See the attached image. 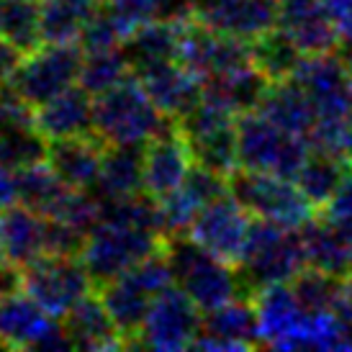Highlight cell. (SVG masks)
<instances>
[{
    "label": "cell",
    "mask_w": 352,
    "mask_h": 352,
    "mask_svg": "<svg viewBox=\"0 0 352 352\" xmlns=\"http://www.w3.org/2000/svg\"><path fill=\"white\" fill-rule=\"evenodd\" d=\"M303 267L306 250L301 229L254 216L242 257L234 265L242 298H254V294L267 285L291 283Z\"/></svg>",
    "instance_id": "6da1fadb"
},
{
    "label": "cell",
    "mask_w": 352,
    "mask_h": 352,
    "mask_svg": "<svg viewBox=\"0 0 352 352\" xmlns=\"http://www.w3.org/2000/svg\"><path fill=\"white\" fill-rule=\"evenodd\" d=\"M93 121H96V137L106 147L116 144L144 147L149 139L175 126V118L165 116L152 103L147 90L142 88L139 78L134 75L93 98Z\"/></svg>",
    "instance_id": "7a4b0ae2"
},
{
    "label": "cell",
    "mask_w": 352,
    "mask_h": 352,
    "mask_svg": "<svg viewBox=\"0 0 352 352\" xmlns=\"http://www.w3.org/2000/svg\"><path fill=\"white\" fill-rule=\"evenodd\" d=\"M162 252L167 254L173 270V283L204 314L234 298H242L234 265L211 254L190 234L165 236Z\"/></svg>",
    "instance_id": "3957f363"
},
{
    "label": "cell",
    "mask_w": 352,
    "mask_h": 352,
    "mask_svg": "<svg viewBox=\"0 0 352 352\" xmlns=\"http://www.w3.org/2000/svg\"><path fill=\"white\" fill-rule=\"evenodd\" d=\"M309 152V139L283 131L260 111L236 116V155L245 170L296 180Z\"/></svg>",
    "instance_id": "277c9868"
},
{
    "label": "cell",
    "mask_w": 352,
    "mask_h": 352,
    "mask_svg": "<svg viewBox=\"0 0 352 352\" xmlns=\"http://www.w3.org/2000/svg\"><path fill=\"white\" fill-rule=\"evenodd\" d=\"M229 196H234L257 219H267L291 229H301L319 214L298 190L296 180L273 173H254L236 167L229 175Z\"/></svg>",
    "instance_id": "5b68a950"
},
{
    "label": "cell",
    "mask_w": 352,
    "mask_h": 352,
    "mask_svg": "<svg viewBox=\"0 0 352 352\" xmlns=\"http://www.w3.org/2000/svg\"><path fill=\"white\" fill-rule=\"evenodd\" d=\"M160 247L162 236L155 232L118 221H98L90 229L80 257L93 278V285L100 288L108 280L129 273L134 265L157 252Z\"/></svg>",
    "instance_id": "8992f818"
},
{
    "label": "cell",
    "mask_w": 352,
    "mask_h": 352,
    "mask_svg": "<svg viewBox=\"0 0 352 352\" xmlns=\"http://www.w3.org/2000/svg\"><path fill=\"white\" fill-rule=\"evenodd\" d=\"M82 59H85V50L78 41L41 44L39 50L23 57L16 78L10 80V88L31 108H36L78 85Z\"/></svg>",
    "instance_id": "52a82bcc"
},
{
    "label": "cell",
    "mask_w": 352,
    "mask_h": 352,
    "mask_svg": "<svg viewBox=\"0 0 352 352\" xmlns=\"http://www.w3.org/2000/svg\"><path fill=\"white\" fill-rule=\"evenodd\" d=\"M23 291L34 301H39L52 316L62 319L80 298L96 291V285L82 257L41 254L23 267Z\"/></svg>",
    "instance_id": "ba28073f"
},
{
    "label": "cell",
    "mask_w": 352,
    "mask_h": 352,
    "mask_svg": "<svg viewBox=\"0 0 352 352\" xmlns=\"http://www.w3.org/2000/svg\"><path fill=\"white\" fill-rule=\"evenodd\" d=\"M177 131L186 139L193 162L211 167L221 175H232L239 167L236 155V116L224 108L201 100L190 113L177 118Z\"/></svg>",
    "instance_id": "9c48e42d"
},
{
    "label": "cell",
    "mask_w": 352,
    "mask_h": 352,
    "mask_svg": "<svg viewBox=\"0 0 352 352\" xmlns=\"http://www.w3.org/2000/svg\"><path fill=\"white\" fill-rule=\"evenodd\" d=\"M204 311L175 283L155 296L139 332L137 347L149 350H186L193 347L201 332Z\"/></svg>",
    "instance_id": "30bf717a"
},
{
    "label": "cell",
    "mask_w": 352,
    "mask_h": 352,
    "mask_svg": "<svg viewBox=\"0 0 352 352\" xmlns=\"http://www.w3.org/2000/svg\"><path fill=\"white\" fill-rule=\"evenodd\" d=\"M296 80L309 93L316 121L352 126V78L337 52L306 57Z\"/></svg>",
    "instance_id": "8fae6325"
},
{
    "label": "cell",
    "mask_w": 352,
    "mask_h": 352,
    "mask_svg": "<svg viewBox=\"0 0 352 352\" xmlns=\"http://www.w3.org/2000/svg\"><path fill=\"white\" fill-rule=\"evenodd\" d=\"M252 219L254 216L245 206L226 193L201 208V214L190 226V236L211 254L226 260L229 265H236L247 245Z\"/></svg>",
    "instance_id": "7c38bea8"
},
{
    "label": "cell",
    "mask_w": 352,
    "mask_h": 352,
    "mask_svg": "<svg viewBox=\"0 0 352 352\" xmlns=\"http://www.w3.org/2000/svg\"><path fill=\"white\" fill-rule=\"evenodd\" d=\"M180 62L193 69L201 80H206L252 65V54L247 41L224 36L219 31L208 29L198 19H190L183 23Z\"/></svg>",
    "instance_id": "4fadbf2b"
},
{
    "label": "cell",
    "mask_w": 352,
    "mask_h": 352,
    "mask_svg": "<svg viewBox=\"0 0 352 352\" xmlns=\"http://www.w3.org/2000/svg\"><path fill=\"white\" fill-rule=\"evenodd\" d=\"M280 0H196V19L224 36L252 44L278 26Z\"/></svg>",
    "instance_id": "5bb4252c"
},
{
    "label": "cell",
    "mask_w": 352,
    "mask_h": 352,
    "mask_svg": "<svg viewBox=\"0 0 352 352\" xmlns=\"http://www.w3.org/2000/svg\"><path fill=\"white\" fill-rule=\"evenodd\" d=\"M252 301L257 322H260L263 344L278 347V350H301L303 334L311 316L301 311L291 283L267 285L254 294Z\"/></svg>",
    "instance_id": "9a60e30c"
},
{
    "label": "cell",
    "mask_w": 352,
    "mask_h": 352,
    "mask_svg": "<svg viewBox=\"0 0 352 352\" xmlns=\"http://www.w3.org/2000/svg\"><path fill=\"white\" fill-rule=\"evenodd\" d=\"M196 350H252L263 347L260 322L252 298H234L204 314Z\"/></svg>",
    "instance_id": "2e32d148"
},
{
    "label": "cell",
    "mask_w": 352,
    "mask_h": 352,
    "mask_svg": "<svg viewBox=\"0 0 352 352\" xmlns=\"http://www.w3.org/2000/svg\"><path fill=\"white\" fill-rule=\"evenodd\" d=\"M278 26L294 36L306 57L332 54L342 44L337 21L324 0H280Z\"/></svg>",
    "instance_id": "e0dca14e"
},
{
    "label": "cell",
    "mask_w": 352,
    "mask_h": 352,
    "mask_svg": "<svg viewBox=\"0 0 352 352\" xmlns=\"http://www.w3.org/2000/svg\"><path fill=\"white\" fill-rule=\"evenodd\" d=\"M190 167L193 155L175 124L144 144V190L152 198L162 201L183 186Z\"/></svg>",
    "instance_id": "ac0fdd59"
},
{
    "label": "cell",
    "mask_w": 352,
    "mask_h": 352,
    "mask_svg": "<svg viewBox=\"0 0 352 352\" xmlns=\"http://www.w3.org/2000/svg\"><path fill=\"white\" fill-rule=\"evenodd\" d=\"M139 82L147 90L152 103L175 121L190 113L204 100V80L183 62H170L157 69H149L144 75H139Z\"/></svg>",
    "instance_id": "d6986e66"
},
{
    "label": "cell",
    "mask_w": 352,
    "mask_h": 352,
    "mask_svg": "<svg viewBox=\"0 0 352 352\" xmlns=\"http://www.w3.org/2000/svg\"><path fill=\"white\" fill-rule=\"evenodd\" d=\"M34 126L50 142L69 137H96L93 96L80 85L59 93L34 108Z\"/></svg>",
    "instance_id": "ffe728a7"
},
{
    "label": "cell",
    "mask_w": 352,
    "mask_h": 352,
    "mask_svg": "<svg viewBox=\"0 0 352 352\" xmlns=\"http://www.w3.org/2000/svg\"><path fill=\"white\" fill-rule=\"evenodd\" d=\"M96 291H98L103 303H106L108 314L113 316L118 332L124 334L126 347H137L139 332L144 327L149 306H152L157 294L134 270L108 280L106 285H100Z\"/></svg>",
    "instance_id": "44dd1931"
},
{
    "label": "cell",
    "mask_w": 352,
    "mask_h": 352,
    "mask_svg": "<svg viewBox=\"0 0 352 352\" xmlns=\"http://www.w3.org/2000/svg\"><path fill=\"white\" fill-rule=\"evenodd\" d=\"M180 36H183V23L162 19H152L131 31L121 44V50L131 65L134 78L170 62H180Z\"/></svg>",
    "instance_id": "7402d4cb"
},
{
    "label": "cell",
    "mask_w": 352,
    "mask_h": 352,
    "mask_svg": "<svg viewBox=\"0 0 352 352\" xmlns=\"http://www.w3.org/2000/svg\"><path fill=\"white\" fill-rule=\"evenodd\" d=\"M62 322L75 350H126L124 334L118 332L98 291H90L85 298H80L62 316Z\"/></svg>",
    "instance_id": "603a6c76"
},
{
    "label": "cell",
    "mask_w": 352,
    "mask_h": 352,
    "mask_svg": "<svg viewBox=\"0 0 352 352\" xmlns=\"http://www.w3.org/2000/svg\"><path fill=\"white\" fill-rule=\"evenodd\" d=\"M0 242L3 257L26 267L36 257L47 254V216L23 204H13L0 211Z\"/></svg>",
    "instance_id": "cb8c5ba5"
},
{
    "label": "cell",
    "mask_w": 352,
    "mask_h": 352,
    "mask_svg": "<svg viewBox=\"0 0 352 352\" xmlns=\"http://www.w3.org/2000/svg\"><path fill=\"white\" fill-rule=\"evenodd\" d=\"M103 155H106V144L98 137L54 139L50 144L47 165L69 188L90 190L98 183L100 167H103Z\"/></svg>",
    "instance_id": "d4e9b609"
},
{
    "label": "cell",
    "mask_w": 352,
    "mask_h": 352,
    "mask_svg": "<svg viewBox=\"0 0 352 352\" xmlns=\"http://www.w3.org/2000/svg\"><path fill=\"white\" fill-rule=\"evenodd\" d=\"M306 265L324 270L337 278L352 273V232L332 224L329 219L316 214L311 221L301 226Z\"/></svg>",
    "instance_id": "484cf974"
},
{
    "label": "cell",
    "mask_w": 352,
    "mask_h": 352,
    "mask_svg": "<svg viewBox=\"0 0 352 352\" xmlns=\"http://www.w3.org/2000/svg\"><path fill=\"white\" fill-rule=\"evenodd\" d=\"M270 88V80L265 78L254 65L221 72L204 80V100L211 106L224 108L232 116H242L250 111H257L265 93Z\"/></svg>",
    "instance_id": "4316f807"
},
{
    "label": "cell",
    "mask_w": 352,
    "mask_h": 352,
    "mask_svg": "<svg viewBox=\"0 0 352 352\" xmlns=\"http://www.w3.org/2000/svg\"><path fill=\"white\" fill-rule=\"evenodd\" d=\"M54 319L26 291L0 298V342L6 350H34L41 332Z\"/></svg>",
    "instance_id": "83f0119b"
},
{
    "label": "cell",
    "mask_w": 352,
    "mask_h": 352,
    "mask_svg": "<svg viewBox=\"0 0 352 352\" xmlns=\"http://www.w3.org/2000/svg\"><path fill=\"white\" fill-rule=\"evenodd\" d=\"M90 190L100 201L142 193L144 190V147H139V144L106 147L98 183Z\"/></svg>",
    "instance_id": "f1b7e54d"
},
{
    "label": "cell",
    "mask_w": 352,
    "mask_h": 352,
    "mask_svg": "<svg viewBox=\"0 0 352 352\" xmlns=\"http://www.w3.org/2000/svg\"><path fill=\"white\" fill-rule=\"evenodd\" d=\"M257 111L265 113L275 126H280L283 131L306 139H309L314 124H316V111L311 106V98L296 78L283 80V82H270V88H267Z\"/></svg>",
    "instance_id": "f546056e"
},
{
    "label": "cell",
    "mask_w": 352,
    "mask_h": 352,
    "mask_svg": "<svg viewBox=\"0 0 352 352\" xmlns=\"http://www.w3.org/2000/svg\"><path fill=\"white\" fill-rule=\"evenodd\" d=\"M250 54H252V65L270 82H283V80H294L301 69L303 50L294 41V36L285 29L275 26L267 34H263L260 39H254L250 44Z\"/></svg>",
    "instance_id": "4dcf8cb0"
},
{
    "label": "cell",
    "mask_w": 352,
    "mask_h": 352,
    "mask_svg": "<svg viewBox=\"0 0 352 352\" xmlns=\"http://www.w3.org/2000/svg\"><path fill=\"white\" fill-rule=\"evenodd\" d=\"M347 170H350L347 157L311 149L306 162L298 170V175H296V186L316 211H322L337 193V188L342 183V177L347 175Z\"/></svg>",
    "instance_id": "1f68e13d"
},
{
    "label": "cell",
    "mask_w": 352,
    "mask_h": 352,
    "mask_svg": "<svg viewBox=\"0 0 352 352\" xmlns=\"http://www.w3.org/2000/svg\"><path fill=\"white\" fill-rule=\"evenodd\" d=\"M72 188L59 180V175L47 162L19 170V204L29 206L41 216H54L67 201Z\"/></svg>",
    "instance_id": "d6a6232c"
},
{
    "label": "cell",
    "mask_w": 352,
    "mask_h": 352,
    "mask_svg": "<svg viewBox=\"0 0 352 352\" xmlns=\"http://www.w3.org/2000/svg\"><path fill=\"white\" fill-rule=\"evenodd\" d=\"M344 280L347 278H337L306 265L291 280V288L306 316H324V314H332L344 301Z\"/></svg>",
    "instance_id": "836d02e7"
},
{
    "label": "cell",
    "mask_w": 352,
    "mask_h": 352,
    "mask_svg": "<svg viewBox=\"0 0 352 352\" xmlns=\"http://www.w3.org/2000/svg\"><path fill=\"white\" fill-rule=\"evenodd\" d=\"M0 36L16 44L23 54L39 50L44 44L39 0H0Z\"/></svg>",
    "instance_id": "e575fe53"
},
{
    "label": "cell",
    "mask_w": 352,
    "mask_h": 352,
    "mask_svg": "<svg viewBox=\"0 0 352 352\" xmlns=\"http://www.w3.org/2000/svg\"><path fill=\"white\" fill-rule=\"evenodd\" d=\"M131 75H134V72H131V65H129V59L121 47L100 50V52H85L78 85L85 88L90 96L96 98L100 93L116 88L118 82L129 80Z\"/></svg>",
    "instance_id": "d590c367"
},
{
    "label": "cell",
    "mask_w": 352,
    "mask_h": 352,
    "mask_svg": "<svg viewBox=\"0 0 352 352\" xmlns=\"http://www.w3.org/2000/svg\"><path fill=\"white\" fill-rule=\"evenodd\" d=\"M50 139L34 124L6 129V131H0V165L10 167L16 173L41 165L50 157Z\"/></svg>",
    "instance_id": "8d00e7d4"
},
{
    "label": "cell",
    "mask_w": 352,
    "mask_h": 352,
    "mask_svg": "<svg viewBox=\"0 0 352 352\" xmlns=\"http://www.w3.org/2000/svg\"><path fill=\"white\" fill-rule=\"evenodd\" d=\"M41 6V39L44 44L78 41L82 23L90 13L72 0H39Z\"/></svg>",
    "instance_id": "74e56055"
},
{
    "label": "cell",
    "mask_w": 352,
    "mask_h": 352,
    "mask_svg": "<svg viewBox=\"0 0 352 352\" xmlns=\"http://www.w3.org/2000/svg\"><path fill=\"white\" fill-rule=\"evenodd\" d=\"M126 39L124 29L116 23V19L111 16V10L106 8V3L100 0L96 8L90 10V16L82 23L78 44L85 52H100V50H113L121 47Z\"/></svg>",
    "instance_id": "f35d334b"
},
{
    "label": "cell",
    "mask_w": 352,
    "mask_h": 352,
    "mask_svg": "<svg viewBox=\"0 0 352 352\" xmlns=\"http://www.w3.org/2000/svg\"><path fill=\"white\" fill-rule=\"evenodd\" d=\"M103 3L126 36L134 29H139L142 23L157 19L155 0H103Z\"/></svg>",
    "instance_id": "ab89813d"
},
{
    "label": "cell",
    "mask_w": 352,
    "mask_h": 352,
    "mask_svg": "<svg viewBox=\"0 0 352 352\" xmlns=\"http://www.w3.org/2000/svg\"><path fill=\"white\" fill-rule=\"evenodd\" d=\"M319 214L324 219H329L332 224L352 232V167L347 170V175L342 177V183H340L337 193L332 196V201L324 206Z\"/></svg>",
    "instance_id": "60d3db41"
},
{
    "label": "cell",
    "mask_w": 352,
    "mask_h": 352,
    "mask_svg": "<svg viewBox=\"0 0 352 352\" xmlns=\"http://www.w3.org/2000/svg\"><path fill=\"white\" fill-rule=\"evenodd\" d=\"M23 57H26V54H23L16 44H10L6 36H0V88H3V85H10V80L16 78V72H19Z\"/></svg>",
    "instance_id": "b9f144b4"
},
{
    "label": "cell",
    "mask_w": 352,
    "mask_h": 352,
    "mask_svg": "<svg viewBox=\"0 0 352 352\" xmlns=\"http://www.w3.org/2000/svg\"><path fill=\"white\" fill-rule=\"evenodd\" d=\"M23 291V267L0 257V298Z\"/></svg>",
    "instance_id": "7bdbcfd3"
},
{
    "label": "cell",
    "mask_w": 352,
    "mask_h": 352,
    "mask_svg": "<svg viewBox=\"0 0 352 352\" xmlns=\"http://www.w3.org/2000/svg\"><path fill=\"white\" fill-rule=\"evenodd\" d=\"M329 13L337 21V29H340V36L342 41L352 39V0H324Z\"/></svg>",
    "instance_id": "ee69618b"
},
{
    "label": "cell",
    "mask_w": 352,
    "mask_h": 352,
    "mask_svg": "<svg viewBox=\"0 0 352 352\" xmlns=\"http://www.w3.org/2000/svg\"><path fill=\"white\" fill-rule=\"evenodd\" d=\"M19 204V173L0 165V211Z\"/></svg>",
    "instance_id": "f6af8a7d"
},
{
    "label": "cell",
    "mask_w": 352,
    "mask_h": 352,
    "mask_svg": "<svg viewBox=\"0 0 352 352\" xmlns=\"http://www.w3.org/2000/svg\"><path fill=\"white\" fill-rule=\"evenodd\" d=\"M342 44L344 47H342V52H340V57H342L344 67H347V72H350V78H352V39L342 41Z\"/></svg>",
    "instance_id": "bcb514c9"
},
{
    "label": "cell",
    "mask_w": 352,
    "mask_h": 352,
    "mask_svg": "<svg viewBox=\"0 0 352 352\" xmlns=\"http://www.w3.org/2000/svg\"><path fill=\"white\" fill-rule=\"evenodd\" d=\"M72 3H75V6H80L82 10H88V13H90V10H93L96 6H98L100 0H72Z\"/></svg>",
    "instance_id": "7dc6e473"
},
{
    "label": "cell",
    "mask_w": 352,
    "mask_h": 352,
    "mask_svg": "<svg viewBox=\"0 0 352 352\" xmlns=\"http://www.w3.org/2000/svg\"><path fill=\"white\" fill-rule=\"evenodd\" d=\"M344 296H347V301L352 306V273L347 275V280H344Z\"/></svg>",
    "instance_id": "c3c4849f"
},
{
    "label": "cell",
    "mask_w": 352,
    "mask_h": 352,
    "mask_svg": "<svg viewBox=\"0 0 352 352\" xmlns=\"http://www.w3.org/2000/svg\"><path fill=\"white\" fill-rule=\"evenodd\" d=\"M347 162H350V167H352V144H350V149H347Z\"/></svg>",
    "instance_id": "681fc988"
},
{
    "label": "cell",
    "mask_w": 352,
    "mask_h": 352,
    "mask_svg": "<svg viewBox=\"0 0 352 352\" xmlns=\"http://www.w3.org/2000/svg\"><path fill=\"white\" fill-rule=\"evenodd\" d=\"M0 257H3V242H0Z\"/></svg>",
    "instance_id": "f907efd6"
},
{
    "label": "cell",
    "mask_w": 352,
    "mask_h": 352,
    "mask_svg": "<svg viewBox=\"0 0 352 352\" xmlns=\"http://www.w3.org/2000/svg\"><path fill=\"white\" fill-rule=\"evenodd\" d=\"M0 350H6V344H3V342H0Z\"/></svg>",
    "instance_id": "816d5d0a"
}]
</instances>
